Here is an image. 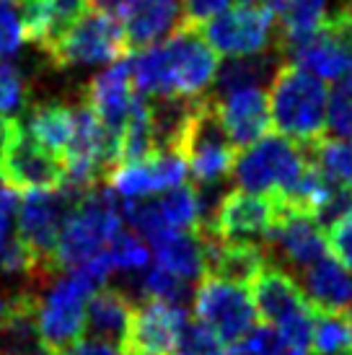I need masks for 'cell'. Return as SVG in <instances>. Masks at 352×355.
<instances>
[{
    "label": "cell",
    "mask_w": 352,
    "mask_h": 355,
    "mask_svg": "<svg viewBox=\"0 0 352 355\" xmlns=\"http://www.w3.org/2000/svg\"><path fill=\"white\" fill-rule=\"evenodd\" d=\"M215 117L234 148H246L270 130V101L264 89H236L210 96Z\"/></svg>",
    "instance_id": "d6986e66"
},
{
    "label": "cell",
    "mask_w": 352,
    "mask_h": 355,
    "mask_svg": "<svg viewBox=\"0 0 352 355\" xmlns=\"http://www.w3.org/2000/svg\"><path fill=\"white\" fill-rule=\"evenodd\" d=\"M176 355H228V347L205 324L189 319V324L184 327V332L179 337Z\"/></svg>",
    "instance_id": "e575fe53"
},
{
    "label": "cell",
    "mask_w": 352,
    "mask_h": 355,
    "mask_svg": "<svg viewBox=\"0 0 352 355\" xmlns=\"http://www.w3.org/2000/svg\"><path fill=\"white\" fill-rule=\"evenodd\" d=\"M277 220V198L234 189L220 198L202 228L220 241L262 247Z\"/></svg>",
    "instance_id": "4fadbf2b"
},
{
    "label": "cell",
    "mask_w": 352,
    "mask_h": 355,
    "mask_svg": "<svg viewBox=\"0 0 352 355\" xmlns=\"http://www.w3.org/2000/svg\"><path fill=\"white\" fill-rule=\"evenodd\" d=\"M19 125H21V119H10V117H6V114H0V148L6 146V140L16 132Z\"/></svg>",
    "instance_id": "ab89813d"
},
{
    "label": "cell",
    "mask_w": 352,
    "mask_h": 355,
    "mask_svg": "<svg viewBox=\"0 0 352 355\" xmlns=\"http://www.w3.org/2000/svg\"><path fill=\"white\" fill-rule=\"evenodd\" d=\"M340 13H342L344 26H347V31H350V37H352V0H344L342 8H340Z\"/></svg>",
    "instance_id": "b9f144b4"
},
{
    "label": "cell",
    "mask_w": 352,
    "mask_h": 355,
    "mask_svg": "<svg viewBox=\"0 0 352 355\" xmlns=\"http://www.w3.org/2000/svg\"><path fill=\"white\" fill-rule=\"evenodd\" d=\"M119 231H122V205H117V195L109 187H98L83 195L60 234L55 249L58 270L70 272L86 265L88 259L101 254L112 244V239Z\"/></svg>",
    "instance_id": "7a4b0ae2"
},
{
    "label": "cell",
    "mask_w": 352,
    "mask_h": 355,
    "mask_svg": "<svg viewBox=\"0 0 352 355\" xmlns=\"http://www.w3.org/2000/svg\"><path fill=\"white\" fill-rule=\"evenodd\" d=\"M26 40L19 0H0V62L13 58Z\"/></svg>",
    "instance_id": "836d02e7"
},
{
    "label": "cell",
    "mask_w": 352,
    "mask_h": 355,
    "mask_svg": "<svg viewBox=\"0 0 352 355\" xmlns=\"http://www.w3.org/2000/svg\"><path fill=\"white\" fill-rule=\"evenodd\" d=\"M88 13V0H47V31L39 50L47 52Z\"/></svg>",
    "instance_id": "1f68e13d"
},
{
    "label": "cell",
    "mask_w": 352,
    "mask_h": 355,
    "mask_svg": "<svg viewBox=\"0 0 352 355\" xmlns=\"http://www.w3.org/2000/svg\"><path fill=\"white\" fill-rule=\"evenodd\" d=\"M37 296V327L52 355L65 353L86 335V309L98 288L80 270L58 275Z\"/></svg>",
    "instance_id": "5b68a950"
},
{
    "label": "cell",
    "mask_w": 352,
    "mask_h": 355,
    "mask_svg": "<svg viewBox=\"0 0 352 355\" xmlns=\"http://www.w3.org/2000/svg\"><path fill=\"white\" fill-rule=\"evenodd\" d=\"M290 355H311V353H290Z\"/></svg>",
    "instance_id": "7bdbcfd3"
},
{
    "label": "cell",
    "mask_w": 352,
    "mask_h": 355,
    "mask_svg": "<svg viewBox=\"0 0 352 355\" xmlns=\"http://www.w3.org/2000/svg\"><path fill=\"white\" fill-rule=\"evenodd\" d=\"M135 83H132V70H130V58L119 60L107 70L96 73L88 80L86 91H83V101H86L96 119L104 125L112 138L117 140L119 150V132L125 128V122L132 114V107L137 101ZM119 164V161H117Z\"/></svg>",
    "instance_id": "e0dca14e"
},
{
    "label": "cell",
    "mask_w": 352,
    "mask_h": 355,
    "mask_svg": "<svg viewBox=\"0 0 352 355\" xmlns=\"http://www.w3.org/2000/svg\"><path fill=\"white\" fill-rule=\"evenodd\" d=\"M264 257L270 265L280 267L285 272H303L319 259L326 257V228L316 220V216L295 210L277 198V220L272 231L264 239Z\"/></svg>",
    "instance_id": "9c48e42d"
},
{
    "label": "cell",
    "mask_w": 352,
    "mask_h": 355,
    "mask_svg": "<svg viewBox=\"0 0 352 355\" xmlns=\"http://www.w3.org/2000/svg\"><path fill=\"white\" fill-rule=\"evenodd\" d=\"M270 78V60L267 58H244L228 60L223 68H218L215 76V94L236 89H262V83Z\"/></svg>",
    "instance_id": "83f0119b"
},
{
    "label": "cell",
    "mask_w": 352,
    "mask_h": 355,
    "mask_svg": "<svg viewBox=\"0 0 352 355\" xmlns=\"http://www.w3.org/2000/svg\"><path fill=\"white\" fill-rule=\"evenodd\" d=\"M179 153L197 187H218L234 174L236 148L218 122L210 96L195 101Z\"/></svg>",
    "instance_id": "8992f818"
},
{
    "label": "cell",
    "mask_w": 352,
    "mask_h": 355,
    "mask_svg": "<svg viewBox=\"0 0 352 355\" xmlns=\"http://www.w3.org/2000/svg\"><path fill=\"white\" fill-rule=\"evenodd\" d=\"M0 179L13 192H52L60 189L65 182V166L62 158L42 148L37 140L24 130V125L16 128V132L6 140L0 148Z\"/></svg>",
    "instance_id": "7c38bea8"
},
{
    "label": "cell",
    "mask_w": 352,
    "mask_h": 355,
    "mask_svg": "<svg viewBox=\"0 0 352 355\" xmlns=\"http://www.w3.org/2000/svg\"><path fill=\"white\" fill-rule=\"evenodd\" d=\"M298 286L319 314H347L352 309V270L329 254L303 270Z\"/></svg>",
    "instance_id": "ffe728a7"
},
{
    "label": "cell",
    "mask_w": 352,
    "mask_h": 355,
    "mask_svg": "<svg viewBox=\"0 0 352 355\" xmlns=\"http://www.w3.org/2000/svg\"><path fill=\"white\" fill-rule=\"evenodd\" d=\"M252 298H254L256 314L264 319V324L272 327L283 337L290 353H308L313 337V311L306 301L303 291L290 272L280 267L267 265L252 283Z\"/></svg>",
    "instance_id": "3957f363"
},
{
    "label": "cell",
    "mask_w": 352,
    "mask_h": 355,
    "mask_svg": "<svg viewBox=\"0 0 352 355\" xmlns=\"http://www.w3.org/2000/svg\"><path fill=\"white\" fill-rule=\"evenodd\" d=\"M274 16L264 0H238L200 29L202 40L231 60L259 58L272 44Z\"/></svg>",
    "instance_id": "52a82bcc"
},
{
    "label": "cell",
    "mask_w": 352,
    "mask_h": 355,
    "mask_svg": "<svg viewBox=\"0 0 352 355\" xmlns=\"http://www.w3.org/2000/svg\"><path fill=\"white\" fill-rule=\"evenodd\" d=\"M313 166L322 171L332 184L352 189V138H322L308 146Z\"/></svg>",
    "instance_id": "484cf974"
},
{
    "label": "cell",
    "mask_w": 352,
    "mask_h": 355,
    "mask_svg": "<svg viewBox=\"0 0 352 355\" xmlns=\"http://www.w3.org/2000/svg\"><path fill=\"white\" fill-rule=\"evenodd\" d=\"M26 132L39 143L42 148L62 158L73 140V104L62 101H39L29 109Z\"/></svg>",
    "instance_id": "603a6c76"
},
{
    "label": "cell",
    "mask_w": 352,
    "mask_h": 355,
    "mask_svg": "<svg viewBox=\"0 0 352 355\" xmlns=\"http://www.w3.org/2000/svg\"><path fill=\"white\" fill-rule=\"evenodd\" d=\"M31 99V83L24 76L19 65L8 60L0 62V114L10 119H19V114L29 107Z\"/></svg>",
    "instance_id": "4dcf8cb0"
},
{
    "label": "cell",
    "mask_w": 352,
    "mask_h": 355,
    "mask_svg": "<svg viewBox=\"0 0 352 355\" xmlns=\"http://www.w3.org/2000/svg\"><path fill=\"white\" fill-rule=\"evenodd\" d=\"M127 50H148L186 26L184 0H127L119 8Z\"/></svg>",
    "instance_id": "ac0fdd59"
},
{
    "label": "cell",
    "mask_w": 352,
    "mask_h": 355,
    "mask_svg": "<svg viewBox=\"0 0 352 355\" xmlns=\"http://www.w3.org/2000/svg\"><path fill=\"white\" fill-rule=\"evenodd\" d=\"M195 322L220 337L225 347L244 340L256 324V306L246 286L205 275L195 291Z\"/></svg>",
    "instance_id": "30bf717a"
},
{
    "label": "cell",
    "mask_w": 352,
    "mask_h": 355,
    "mask_svg": "<svg viewBox=\"0 0 352 355\" xmlns=\"http://www.w3.org/2000/svg\"><path fill=\"white\" fill-rule=\"evenodd\" d=\"M311 347L316 355H352V322L347 314H313Z\"/></svg>",
    "instance_id": "4316f807"
},
{
    "label": "cell",
    "mask_w": 352,
    "mask_h": 355,
    "mask_svg": "<svg viewBox=\"0 0 352 355\" xmlns=\"http://www.w3.org/2000/svg\"><path fill=\"white\" fill-rule=\"evenodd\" d=\"M267 101L270 122L283 138L306 148L324 138L329 101L324 80L313 78L311 73L295 65H280L270 80Z\"/></svg>",
    "instance_id": "6da1fadb"
},
{
    "label": "cell",
    "mask_w": 352,
    "mask_h": 355,
    "mask_svg": "<svg viewBox=\"0 0 352 355\" xmlns=\"http://www.w3.org/2000/svg\"><path fill=\"white\" fill-rule=\"evenodd\" d=\"M234 0H184V21L192 29H202L207 21L215 19L218 13L231 8Z\"/></svg>",
    "instance_id": "74e56055"
},
{
    "label": "cell",
    "mask_w": 352,
    "mask_h": 355,
    "mask_svg": "<svg viewBox=\"0 0 352 355\" xmlns=\"http://www.w3.org/2000/svg\"><path fill=\"white\" fill-rule=\"evenodd\" d=\"M60 355H125L119 347H112L107 343H96V340H80L73 347H68Z\"/></svg>",
    "instance_id": "f35d334b"
},
{
    "label": "cell",
    "mask_w": 352,
    "mask_h": 355,
    "mask_svg": "<svg viewBox=\"0 0 352 355\" xmlns=\"http://www.w3.org/2000/svg\"><path fill=\"white\" fill-rule=\"evenodd\" d=\"M19 198L13 189H0V272L6 275H34V259L16 234Z\"/></svg>",
    "instance_id": "d4e9b609"
},
{
    "label": "cell",
    "mask_w": 352,
    "mask_h": 355,
    "mask_svg": "<svg viewBox=\"0 0 352 355\" xmlns=\"http://www.w3.org/2000/svg\"><path fill=\"white\" fill-rule=\"evenodd\" d=\"M350 322H352V309H350Z\"/></svg>",
    "instance_id": "ee69618b"
},
{
    "label": "cell",
    "mask_w": 352,
    "mask_h": 355,
    "mask_svg": "<svg viewBox=\"0 0 352 355\" xmlns=\"http://www.w3.org/2000/svg\"><path fill=\"white\" fill-rule=\"evenodd\" d=\"M135 304L122 288L104 286L91 296L86 309V332L96 343H107L112 347H125L127 329L132 322Z\"/></svg>",
    "instance_id": "44dd1931"
},
{
    "label": "cell",
    "mask_w": 352,
    "mask_h": 355,
    "mask_svg": "<svg viewBox=\"0 0 352 355\" xmlns=\"http://www.w3.org/2000/svg\"><path fill=\"white\" fill-rule=\"evenodd\" d=\"M127 42L122 24L114 13L91 10L58 40L44 55L55 68H80V65H107L127 58Z\"/></svg>",
    "instance_id": "ba28073f"
},
{
    "label": "cell",
    "mask_w": 352,
    "mask_h": 355,
    "mask_svg": "<svg viewBox=\"0 0 352 355\" xmlns=\"http://www.w3.org/2000/svg\"><path fill=\"white\" fill-rule=\"evenodd\" d=\"M127 0H88V6H94L96 10H104V13H114L125 6Z\"/></svg>",
    "instance_id": "60d3db41"
},
{
    "label": "cell",
    "mask_w": 352,
    "mask_h": 355,
    "mask_svg": "<svg viewBox=\"0 0 352 355\" xmlns=\"http://www.w3.org/2000/svg\"><path fill=\"white\" fill-rule=\"evenodd\" d=\"M37 296L24 291L16 311L0 322V355H52L37 327Z\"/></svg>",
    "instance_id": "7402d4cb"
},
{
    "label": "cell",
    "mask_w": 352,
    "mask_h": 355,
    "mask_svg": "<svg viewBox=\"0 0 352 355\" xmlns=\"http://www.w3.org/2000/svg\"><path fill=\"white\" fill-rule=\"evenodd\" d=\"M107 259L114 272H132L140 275L150 262V249L143 239L132 231H119L107 247Z\"/></svg>",
    "instance_id": "f1b7e54d"
},
{
    "label": "cell",
    "mask_w": 352,
    "mask_h": 355,
    "mask_svg": "<svg viewBox=\"0 0 352 355\" xmlns=\"http://www.w3.org/2000/svg\"><path fill=\"white\" fill-rule=\"evenodd\" d=\"M326 247L334 252V259L352 270V210L326 226Z\"/></svg>",
    "instance_id": "8d00e7d4"
},
{
    "label": "cell",
    "mask_w": 352,
    "mask_h": 355,
    "mask_svg": "<svg viewBox=\"0 0 352 355\" xmlns=\"http://www.w3.org/2000/svg\"><path fill=\"white\" fill-rule=\"evenodd\" d=\"M326 125L337 138H352V76L334 83L326 101Z\"/></svg>",
    "instance_id": "d6a6232c"
},
{
    "label": "cell",
    "mask_w": 352,
    "mask_h": 355,
    "mask_svg": "<svg viewBox=\"0 0 352 355\" xmlns=\"http://www.w3.org/2000/svg\"><path fill=\"white\" fill-rule=\"evenodd\" d=\"M189 324V311L184 304L166 301H143L132 311L127 329L125 355H176L179 337Z\"/></svg>",
    "instance_id": "2e32d148"
},
{
    "label": "cell",
    "mask_w": 352,
    "mask_h": 355,
    "mask_svg": "<svg viewBox=\"0 0 352 355\" xmlns=\"http://www.w3.org/2000/svg\"><path fill=\"white\" fill-rule=\"evenodd\" d=\"M186 168L182 153L168 150V153H153L140 161H127V164H117L109 171L107 187L125 202H135V200H148L153 195H164L171 189L184 184Z\"/></svg>",
    "instance_id": "9a60e30c"
},
{
    "label": "cell",
    "mask_w": 352,
    "mask_h": 355,
    "mask_svg": "<svg viewBox=\"0 0 352 355\" xmlns=\"http://www.w3.org/2000/svg\"><path fill=\"white\" fill-rule=\"evenodd\" d=\"M156 252V265L168 270L171 275L184 280L186 286L192 280H202L205 277V244L200 234H174V236L164 239L161 244L153 247Z\"/></svg>",
    "instance_id": "cb8c5ba5"
},
{
    "label": "cell",
    "mask_w": 352,
    "mask_h": 355,
    "mask_svg": "<svg viewBox=\"0 0 352 355\" xmlns=\"http://www.w3.org/2000/svg\"><path fill=\"white\" fill-rule=\"evenodd\" d=\"M308 148L283 135H264L236 153L234 179L252 195L283 198L298 184L308 166Z\"/></svg>",
    "instance_id": "277c9868"
},
{
    "label": "cell",
    "mask_w": 352,
    "mask_h": 355,
    "mask_svg": "<svg viewBox=\"0 0 352 355\" xmlns=\"http://www.w3.org/2000/svg\"><path fill=\"white\" fill-rule=\"evenodd\" d=\"M228 355H290L288 345L283 343V337L274 332L272 327H256L252 329L244 340H238L236 345H231Z\"/></svg>",
    "instance_id": "d590c367"
},
{
    "label": "cell",
    "mask_w": 352,
    "mask_h": 355,
    "mask_svg": "<svg viewBox=\"0 0 352 355\" xmlns=\"http://www.w3.org/2000/svg\"><path fill=\"white\" fill-rule=\"evenodd\" d=\"M288 65L311 73L319 80H344L352 76V37L340 10L313 37L283 52Z\"/></svg>",
    "instance_id": "5bb4252c"
},
{
    "label": "cell",
    "mask_w": 352,
    "mask_h": 355,
    "mask_svg": "<svg viewBox=\"0 0 352 355\" xmlns=\"http://www.w3.org/2000/svg\"><path fill=\"white\" fill-rule=\"evenodd\" d=\"M166 60L168 96L171 99H202L218 76V55L202 40L200 29L182 26L174 37L161 42Z\"/></svg>",
    "instance_id": "8fae6325"
},
{
    "label": "cell",
    "mask_w": 352,
    "mask_h": 355,
    "mask_svg": "<svg viewBox=\"0 0 352 355\" xmlns=\"http://www.w3.org/2000/svg\"><path fill=\"white\" fill-rule=\"evenodd\" d=\"M135 291L143 301H166V304H182L186 296V283L171 275L164 267H146L135 280Z\"/></svg>",
    "instance_id": "f546056e"
}]
</instances>
